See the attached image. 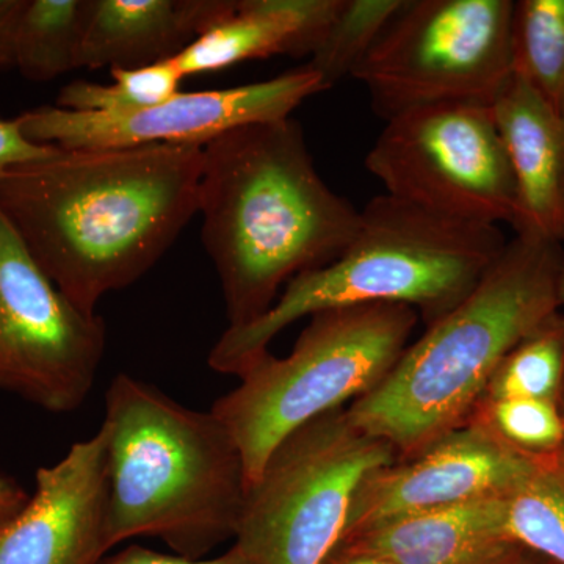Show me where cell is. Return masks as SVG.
<instances>
[{"label":"cell","mask_w":564,"mask_h":564,"mask_svg":"<svg viewBox=\"0 0 564 564\" xmlns=\"http://www.w3.org/2000/svg\"><path fill=\"white\" fill-rule=\"evenodd\" d=\"M203 144L61 150L0 176V214L79 310L139 281L198 214Z\"/></svg>","instance_id":"6da1fadb"},{"label":"cell","mask_w":564,"mask_h":564,"mask_svg":"<svg viewBox=\"0 0 564 564\" xmlns=\"http://www.w3.org/2000/svg\"><path fill=\"white\" fill-rule=\"evenodd\" d=\"M198 212L231 328L269 313L293 278L336 261L361 217L322 180L292 117L203 144Z\"/></svg>","instance_id":"7a4b0ae2"},{"label":"cell","mask_w":564,"mask_h":564,"mask_svg":"<svg viewBox=\"0 0 564 564\" xmlns=\"http://www.w3.org/2000/svg\"><path fill=\"white\" fill-rule=\"evenodd\" d=\"M562 243L516 234L477 288L414 344L348 417L410 458L462 429L505 355L560 311Z\"/></svg>","instance_id":"3957f363"},{"label":"cell","mask_w":564,"mask_h":564,"mask_svg":"<svg viewBox=\"0 0 564 564\" xmlns=\"http://www.w3.org/2000/svg\"><path fill=\"white\" fill-rule=\"evenodd\" d=\"M110 508L107 541H163L202 560L236 538L248 478L232 434L212 411L174 402L118 373L106 392Z\"/></svg>","instance_id":"277c9868"},{"label":"cell","mask_w":564,"mask_h":564,"mask_svg":"<svg viewBox=\"0 0 564 564\" xmlns=\"http://www.w3.org/2000/svg\"><path fill=\"white\" fill-rule=\"evenodd\" d=\"M507 242L499 226L440 217L388 193L375 196L343 254L293 278L259 321L228 326L209 366L237 377L282 329L333 307L404 304L433 325L470 295Z\"/></svg>","instance_id":"5b68a950"},{"label":"cell","mask_w":564,"mask_h":564,"mask_svg":"<svg viewBox=\"0 0 564 564\" xmlns=\"http://www.w3.org/2000/svg\"><path fill=\"white\" fill-rule=\"evenodd\" d=\"M419 318L404 304L333 307L311 315L291 355L267 350L247 364L210 411L239 445L248 485L289 434L383 383Z\"/></svg>","instance_id":"8992f818"},{"label":"cell","mask_w":564,"mask_h":564,"mask_svg":"<svg viewBox=\"0 0 564 564\" xmlns=\"http://www.w3.org/2000/svg\"><path fill=\"white\" fill-rule=\"evenodd\" d=\"M395 448L329 411L282 440L248 485L236 545L258 564H322L343 540L352 496Z\"/></svg>","instance_id":"52a82bcc"},{"label":"cell","mask_w":564,"mask_h":564,"mask_svg":"<svg viewBox=\"0 0 564 564\" xmlns=\"http://www.w3.org/2000/svg\"><path fill=\"white\" fill-rule=\"evenodd\" d=\"M513 0H403L352 79L384 121L437 104L491 107L513 74Z\"/></svg>","instance_id":"ba28073f"},{"label":"cell","mask_w":564,"mask_h":564,"mask_svg":"<svg viewBox=\"0 0 564 564\" xmlns=\"http://www.w3.org/2000/svg\"><path fill=\"white\" fill-rule=\"evenodd\" d=\"M386 193L452 220L513 228L518 192L491 107L437 104L386 121L366 155Z\"/></svg>","instance_id":"9c48e42d"},{"label":"cell","mask_w":564,"mask_h":564,"mask_svg":"<svg viewBox=\"0 0 564 564\" xmlns=\"http://www.w3.org/2000/svg\"><path fill=\"white\" fill-rule=\"evenodd\" d=\"M104 351L102 318L55 288L0 214V391L73 413L90 395Z\"/></svg>","instance_id":"30bf717a"},{"label":"cell","mask_w":564,"mask_h":564,"mask_svg":"<svg viewBox=\"0 0 564 564\" xmlns=\"http://www.w3.org/2000/svg\"><path fill=\"white\" fill-rule=\"evenodd\" d=\"M322 91L326 87L321 74L303 65L240 87L180 91L150 109L128 113L41 106L24 111L20 120L29 140L66 151L206 144L232 129L289 118L296 107Z\"/></svg>","instance_id":"8fae6325"},{"label":"cell","mask_w":564,"mask_h":564,"mask_svg":"<svg viewBox=\"0 0 564 564\" xmlns=\"http://www.w3.org/2000/svg\"><path fill=\"white\" fill-rule=\"evenodd\" d=\"M536 466L467 423L417 455L370 470L352 496L344 536L406 516L500 499Z\"/></svg>","instance_id":"7c38bea8"},{"label":"cell","mask_w":564,"mask_h":564,"mask_svg":"<svg viewBox=\"0 0 564 564\" xmlns=\"http://www.w3.org/2000/svg\"><path fill=\"white\" fill-rule=\"evenodd\" d=\"M35 494L0 527V564H101L110 508L109 441L90 440L40 467Z\"/></svg>","instance_id":"4fadbf2b"},{"label":"cell","mask_w":564,"mask_h":564,"mask_svg":"<svg viewBox=\"0 0 564 564\" xmlns=\"http://www.w3.org/2000/svg\"><path fill=\"white\" fill-rule=\"evenodd\" d=\"M518 192L516 234L564 240L562 115L521 74H511L491 106Z\"/></svg>","instance_id":"5bb4252c"},{"label":"cell","mask_w":564,"mask_h":564,"mask_svg":"<svg viewBox=\"0 0 564 564\" xmlns=\"http://www.w3.org/2000/svg\"><path fill=\"white\" fill-rule=\"evenodd\" d=\"M229 0H91L79 68L132 69L172 61Z\"/></svg>","instance_id":"9a60e30c"},{"label":"cell","mask_w":564,"mask_h":564,"mask_svg":"<svg viewBox=\"0 0 564 564\" xmlns=\"http://www.w3.org/2000/svg\"><path fill=\"white\" fill-rule=\"evenodd\" d=\"M339 0H229L220 18L173 58L182 76L273 55L307 57Z\"/></svg>","instance_id":"2e32d148"},{"label":"cell","mask_w":564,"mask_h":564,"mask_svg":"<svg viewBox=\"0 0 564 564\" xmlns=\"http://www.w3.org/2000/svg\"><path fill=\"white\" fill-rule=\"evenodd\" d=\"M505 541L500 497L393 519L339 544L397 564H470Z\"/></svg>","instance_id":"e0dca14e"},{"label":"cell","mask_w":564,"mask_h":564,"mask_svg":"<svg viewBox=\"0 0 564 564\" xmlns=\"http://www.w3.org/2000/svg\"><path fill=\"white\" fill-rule=\"evenodd\" d=\"M91 0H25L13 41V68L25 79L50 82L79 69Z\"/></svg>","instance_id":"ac0fdd59"},{"label":"cell","mask_w":564,"mask_h":564,"mask_svg":"<svg viewBox=\"0 0 564 564\" xmlns=\"http://www.w3.org/2000/svg\"><path fill=\"white\" fill-rule=\"evenodd\" d=\"M534 399L564 403V314L538 323L503 356L480 400Z\"/></svg>","instance_id":"d6986e66"},{"label":"cell","mask_w":564,"mask_h":564,"mask_svg":"<svg viewBox=\"0 0 564 564\" xmlns=\"http://www.w3.org/2000/svg\"><path fill=\"white\" fill-rule=\"evenodd\" d=\"M513 70L564 113V0H518L511 18Z\"/></svg>","instance_id":"ffe728a7"},{"label":"cell","mask_w":564,"mask_h":564,"mask_svg":"<svg viewBox=\"0 0 564 564\" xmlns=\"http://www.w3.org/2000/svg\"><path fill=\"white\" fill-rule=\"evenodd\" d=\"M505 540L564 564V455L538 464L503 497Z\"/></svg>","instance_id":"44dd1931"},{"label":"cell","mask_w":564,"mask_h":564,"mask_svg":"<svg viewBox=\"0 0 564 564\" xmlns=\"http://www.w3.org/2000/svg\"><path fill=\"white\" fill-rule=\"evenodd\" d=\"M467 423L532 463L552 462L564 455V403L534 399L480 400Z\"/></svg>","instance_id":"7402d4cb"},{"label":"cell","mask_w":564,"mask_h":564,"mask_svg":"<svg viewBox=\"0 0 564 564\" xmlns=\"http://www.w3.org/2000/svg\"><path fill=\"white\" fill-rule=\"evenodd\" d=\"M402 3L403 0H339L306 63L321 74L326 90L351 76Z\"/></svg>","instance_id":"603a6c76"},{"label":"cell","mask_w":564,"mask_h":564,"mask_svg":"<svg viewBox=\"0 0 564 564\" xmlns=\"http://www.w3.org/2000/svg\"><path fill=\"white\" fill-rule=\"evenodd\" d=\"M111 84L74 80L65 85L55 106L73 111L96 113H128L150 109L180 93L181 70L172 61L140 66V68L110 69Z\"/></svg>","instance_id":"cb8c5ba5"},{"label":"cell","mask_w":564,"mask_h":564,"mask_svg":"<svg viewBox=\"0 0 564 564\" xmlns=\"http://www.w3.org/2000/svg\"><path fill=\"white\" fill-rule=\"evenodd\" d=\"M57 151L51 144L29 140L22 132L20 117L0 118V176L13 166L43 161Z\"/></svg>","instance_id":"d4e9b609"},{"label":"cell","mask_w":564,"mask_h":564,"mask_svg":"<svg viewBox=\"0 0 564 564\" xmlns=\"http://www.w3.org/2000/svg\"><path fill=\"white\" fill-rule=\"evenodd\" d=\"M101 564H258L248 558L236 544L226 554L210 560H191L180 555H166L141 545H131L118 554L104 558Z\"/></svg>","instance_id":"484cf974"},{"label":"cell","mask_w":564,"mask_h":564,"mask_svg":"<svg viewBox=\"0 0 564 564\" xmlns=\"http://www.w3.org/2000/svg\"><path fill=\"white\" fill-rule=\"evenodd\" d=\"M25 0H0V68H13V41Z\"/></svg>","instance_id":"4316f807"},{"label":"cell","mask_w":564,"mask_h":564,"mask_svg":"<svg viewBox=\"0 0 564 564\" xmlns=\"http://www.w3.org/2000/svg\"><path fill=\"white\" fill-rule=\"evenodd\" d=\"M470 564H555L524 545L505 541Z\"/></svg>","instance_id":"83f0119b"},{"label":"cell","mask_w":564,"mask_h":564,"mask_svg":"<svg viewBox=\"0 0 564 564\" xmlns=\"http://www.w3.org/2000/svg\"><path fill=\"white\" fill-rule=\"evenodd\" d=\"M28 500V492L17 481L0 475V519L13 518Z\"/></svg>","instance_id":"f1b7e54d"},{"label":"cell","mask_w":564,"mask_h":564,"mask_svg":"<svg viewBox=\"0 0 564 564\" xmlns=\"http://www.w3.org/2000/svg\"><path fill=\"white\" fill-rule=\"evenodd\" d=\"M322 564H397L380 555L367 554V552L352 551L343 544H337L329 552Z\"/></svg>","instance_id":"f546056e"},{"label":"cell","mask_w":564,"mask_h":564,"mask_svg":"<svg viewBox=\"0 0 564 564\" xmlns=\"http://www.w3.org/2000/svg\"><path fill=\"white\" fill-rule=\"evenodd\" d=\"M558 302L560 306H564V263L562 269V274H560V284H558Z\"/></svg>","instance_id":"4dcf8cb0"},{"label":"cell","mask_w":564,"mask_h":564,"mask_svg":"<svg viewBox=\"0 0 564 564\" xmlns=\"http://www.w3.org/2000/svg\"><path fill=\"white\" fill-rule=\"evenodd\" d=\"M7 521H10V519H0V527L6 524Z\"/></svg>","instance_id":"1f68e13d"},{"label":"cell","mask_w":564,"mask_h":564,"mask_svg":"<svg viewBox=\"0 0 564 564\" xmlns=\"http://www.w3.org/2000/svg\"><path fill=\"white\" fill-rule=\"evenodd\" d=\"M562 118H563V124H564V113H563V117H562Z\"/></svg>","instance_id":"d6a6232c"}]
</instances>
